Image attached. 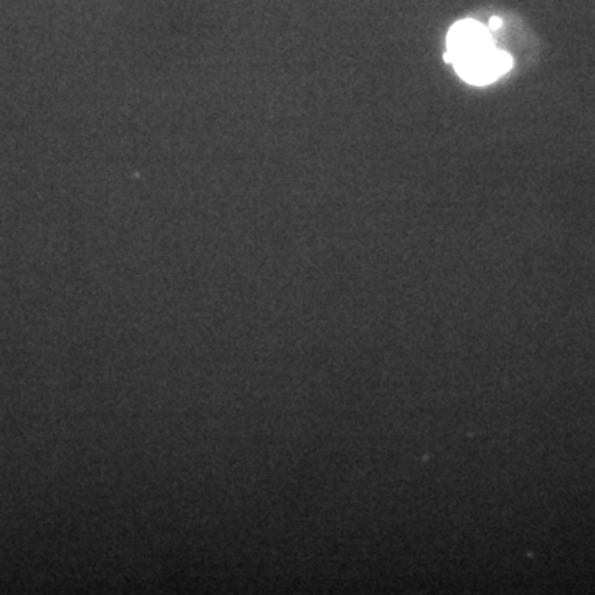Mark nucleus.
<instances>
[{"mask_svg":"<svg viewBox=\"0 0 595 595\" xmlns=\"http://www.w3.org/2000/svg\"><path fill=\"white\" fill-rule=\"evenodd\" d=\"M449 52L445 56L447 62L452 63L460 57L472 56V53L485 52L495 48L493 45L489 28L483 27L475 21H462L450 28Z\"/></svg>","mask_w":595,"mask_h":595,"instance_id":"2","label":"nucleus"},{"mask_svg":"<svg viewBox=\"0 0 595 595\" xmlns=\"http://www.w3.org/2000/svg\"><path fill=\"white\" fill-rule=\"evenodd\" d=\"M501 25H503V22H501L500 19L498 17L489 19V24H488L489 31H498V28H500Z\"/></svg>","mask_w":595,"mask_h":595,"instance_id":"3","label":"nucleus"},{"mask_svg":"<svg viewBox=\"0 0 595 595\" xmlns=\"http://www.w3.org/2000/svg\"><path fill=\"white\" fill-rule=\"evenodd\" d=\"M452 65L466 82L473 85H485L505 75L513 65V60L508 53L491 48L485 52L460 57L453 60Z\"/></svg>","mask_w":595,"mask_h":595,"instance_id":"1","label":"nucleus"}]
</instances>
